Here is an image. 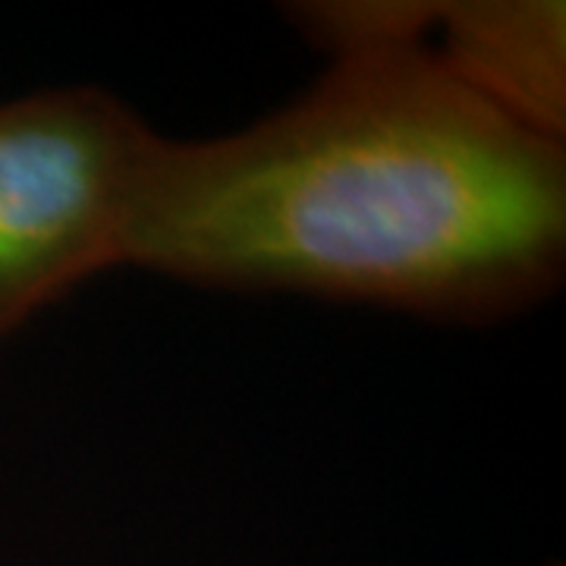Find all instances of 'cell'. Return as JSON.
Listing matches in <instances>:
<instances>
[{
	"label": "cell",
	"instance_id": "obj_1",
	"mask_svg": "<svg viewBox=\"0 0 566 566\" xmlns=\"http://www.w3.org/2000/svg\"><path fill=\"white\" fill-rule=\"evenodd\" d=\"M293 20L331 54L308 92L221 139H164L133 268L488 322L560 283L566 148L346 3Z\"/></svg>",
	"mask_w": 566,
	"mask_h": 566
},
{
	"label": "cell",
	"instance_id": "obj_2",
	"mask_svg": "<svg viewBox=\"0 0 566 566\" xmlns=\"http://www.w3.org/2000/svg\"><path fill=\"white\" fill-rule=\"evenodd\" d=\"M161 142L95 85L0 104V344L129 262Z\"/></svg>",
	"mask_w": 566,
	"mask_h": 566
},
{
	"label": "cell",
	"instance_id": "obj_3",
	"mask_svg": "<svg viewBox=\"0 0 566 566\" xmlns=\"http://www.w3.org/2000/svg\"><path fill=\"white\" fill-rule=\"evenodd\" d=\"M378 32L428 51L469 92L513 120L564 139L566 13L554 0L349 3Z\"/></svg>",
	"mask_w": 566,
	"mask_h": 566
}]
</instances>
